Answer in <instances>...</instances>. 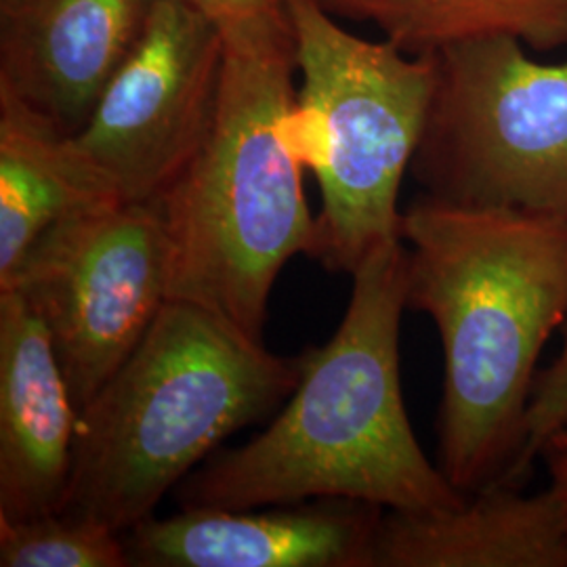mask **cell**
I'll return each instance as SVG.
<instances>
[{
  "instance_id": "1",
  "label": "cell",
  "mask_w": 567,
  "mask_h": 567,
  "mask_svg": "<svg viewBox=\"0 0 567 567\" xmlns=\"http://www.w3.org/2000/svg\"><path fill=\"white\" fill-rule=\"evenodd\" d=\"M405 309L444 349L440 468L471 496L526 487L527 410L538 360L567 322V219L421 194L402 213Z\"/></svg>"
},
{
  "instance_id": "2",
  "label": "cell",
  "mask_w": 567,
  "mask_h": 567,
  "mask_svg": "<svg viewBox=\"0 0 567 567\" xmlns=\"http://www.w3.org/2000/svg\"><path fill=\"white\" fill-rule=\"evenodd\" d=\"M343 320L301 353L299 383L248 444L213 454L175 489L179 508H252L313 498L437 513L468 496L431 465L402 395L404 240L374 248L351 274Z\"/></svg>"
},
{
  "instance_id": "3",
  "label": "cell",
  "mask_w": 567,
  "mask_h": 567,
  "mask_svg": "<svg viewBox=\"0 0 567 567\" xmlns=\"http://www.w3.org/2000/svg\"><path fill=\"white\" fill-rule=\"evenodd\" d=\"M224 42L208 133L156 200L171 243V299L203 305L264 341L284 265L316 248L295 140L297 68L288 23Z\"/></svg>"
},
{
  "instance_id": "4",
  "label": "cell",
  "mask_w": 567,
  "mask_h": 567,
  "mask_svg": "<svg viewBox=\"0 0 567 567\" xmlns=\"http://www.w3.org/2000/svg\"><path fill=\"white\" fill-rule=\"evenodd\" d=\"M301 358H280L203 305L168 299L79 414L63 511L128 532L227 437L282 405Z\"/></svg>"
},
{
  "instance_id": "5",
  "label": "cell",
  "mask_w": 567,
  "mask_h": 567,
  "mask_svg": "<svg viewBox=\"0 0 567 567\" xmlns=\"http://www.w3.org/2000/svg\"><path fill=\"white\" fill-rule=\"evenodd\" d=\"M301 89L295 140L322 206L311 259L353 274L383 244L402 240L400 189L425 133L435 53L347 32L318 0H284Z\"/></svg>"
},
{
  "instance_id": "6",
  "label": "cell",
  "mask_w": 567,
  "mask_h": 567,
  "mask_svg": "<svg viewBox=\"0 0 567 567\" xmlns=\"http://www.w3.org/2000/svg\"><path fill=\"white\" fill-rule=\"evenodd\" d=\"M484 39L435 51L437 79L410 173L423 194L567 219V60Z\"/></svg>"
},
{
  "instance_id": "7",
  "label": "cell",
  "mask_w": 567,
  "mask_h": 567,
  "mask_svg": "<svg viewBox=\"0 0 567 567\" xmlns=\"http://www.w3.org/2000/svg\"><path fill=\"white\" fill-rule=\"evenodd\" d=\"M39 313L81 412L171 299V243L158 200L100 204L44 231L9 280Z\"/></svg>"
},
{
  "instance_id": "8",
  "label": "cell",
  "mask_w": 567,
  "mask_h": 567,
  "mask_svg": "<svg viewBox=\"0 0 567 567\" xmlns=\"http://www.w3.org/2000/svg\"><path fill=\"white\" fill-rule=\"evenodd\" d=\"M224 34L183 0H156L142 39L70 142L126 203L156 200L203 145L224 72Z\"/></svg>"
},
{
  "instance_id": "9",
  "label": "cell",
  "mask_w": 567,
  "mask_h": 567,
  "mask_svg": "<svg viewBox=\"0 0 567 567\" xmlns=\"http://www.w3.org/2000/svg\"><path fill=\"white\" fill-rule=\"evenodd\" d=\"M385 513L349 498L182 508L131 527L124 543L140 567H374Z\"/></svg>"
},
{
  "instance_id": "10",
  "label": "cell",
  "mask_w": 567,
  "mask_h": 567,
  "mask_svg": "<svg viewBox=\"0 0 567 567\" xmlns=\"http://www.w3.org/2000/svg\"><path fill=\"white\" fill-rule=\"evenodd\" d=\"M156 0H0V91L76 135Z\"/></svg>"
},
{
  "instance_id": "11",
  "label": "cell",
  "mask_w": 567,
  "mask_h": 567,
  "mask_svg": "<svg viewBox=\"0 0 567 567\" xmlns=\"http://www.w3.org/2000/svg\"><path fill=\"white\" fill-rule=\"evenodd\" d=\"M79 408L39 313L0 288V517L60 511L74 463Z\"/></svg>"
},
{
  "instance_id": "12",
  "label": "cell",
  "mask_w": 567,
  "mask_h": 567,
  "mask_svg": "<svg viewBox=\"0 0 567 567\" xmlns=\"http://www.w3.org/2000/svg\"><path fill=\"white\" fill-rule=\"evenodd\" d=\"M374 567H567V524L548 487L494 484L437 513L386 511Z\"/></svg>"
},
{
  "instance_id": "13",
  "label": "cell",
  "mask_w": 567,
  "mask_h": 567,
  "mask_svg": "<svg viewBox=\"0 0 567 567\" xmlns=\"http://www.w3.org/2000/svg\"><path fill=\"white\" fill-rule=\"evenodd\" d=\"M114 200L70 135L0 91V282L53 225Z\"/></svg>"
},
{
  "instance_id": "14",
  "label": "cell",
  "mask_w": 567,
  "mask_h": 567,
  "mask_svg": "<svg viewBox=\"0 0 567 567\" xmlns=\"http://www.w3.org/2000/svg\"><path fill=\"white\" fill-rule=\"evenodd\" d=\"M328 13L368 23L405 53L515 39L536 53L567 47V0H318Z\"/></svg>"
},
{
  "instance_id": "15",
  "label": "cell",
  "mask_w": 567,
  "mask_h": 567,
  "mask_svg": "<svg viewBox=\"0 0 567 567\" xmlns=\"http://www.w3.org/2000/svg\"><path fill=\"white\" fill-rule=\"evenodd\" d=\"M2 567H128L124 534L72 511L0 517Z\"/></svg>"
},
{
  "instance_id": "16",
  "label": "cell",
  "mask_w": 567,
  "mask_h": 567,
  "mask_svg": "<svg viewBox=\"0 0 567 567\" xmlns=\"http://www.w3.org/2000/svg\"><path fill=\"white\" fill-rule=\"evenodd\" d=\"M561 351L547 370L538 372L527 410V458L534 463L550 433L567 426V322L561 328Z\"/></svg>"
},
{
  "instance_id": "17",
  "label": "cell",
  "mask_w": 567,
  "mask_h": 567,
  "mask_svg": "<svg viewBox=\"0 0 567 567\" xmlns=\"http://www.w3.org/2000/svg\"><path fill=\"white\" fill-rule=\"evenodd\" d=\"M213 21L224 37L286 25L284 0H183Z\"/></svg>"
},
{
  "instance_id": "18",
  "label": "cell",
  "mask_w": 567,
  "mask_h": 567,
  "mask_svg": "<svg viewBox=\"0 0 567 567\" xmlns=\"http://www.w3.org/2000/svg\"><path fill=\"white\" fill-rule=\"evenodd\" d=\"M538 458L545 461L548 471V487L557 496L567 524V426L550 433L540 446Z\"/></svg>"
}]
</instances>
